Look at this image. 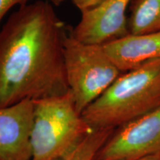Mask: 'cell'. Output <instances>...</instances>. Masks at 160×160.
<instances>
[{
  "label": "cell",
  "instance_id": "7",
  "mask_svg": "<svg viewBox=\"0 0 160 160\" xmlns=\"http://www.w3.org/2000/svg\"><path fill=\"white\" fill-rule=\"evenodd\" d=\"M34 100L0 108V160H31Z\"/></svg>",
  "mask_w": 160,
  "mask_h": 160
},
{
  "label": "cell",
  "instance_id": "11",
  "mask_svg": "<svg viewBox=\"0 0 160 160\" xmlns=\"http://www.w3.org/2000/svg\"><path fill=\"white\" fill-rule=\"evenodd\" d=\"M30 1L31 0H0V25L3 18L12 8L17 5L22 7L28 4Z\"/></svg>",
  "mask_w": 160,
  "mask_h": 160
},
{
  "label": "cell",
  "instance_id": "1",
  "mask_svg": "<svg viewBox=\"0 0 160 160\" xmlns=\"http://www.w3.org/2000/svg\"><path fill=\"white\" fill-rule=\"evenodd\" d=\"M67 27L53 5L19 7L0 30V108L69 91L64 42Z\"/></svg>",
  "mask_w": 160,
  "mask_h": 160
},
{
  "label": "cell",
  "instance_id": "6",
  "mask_svg": "<svg viewBox=\"0 0 160 160\" xmlns=\"http://www.w3.org/2000/svg\"><path fill=\"white\" fill-rule=\"evenodd\" d=\"M132 0H105L94 9L83 12L79 23L70 29L82 42L103 45L129 34L127 11Z\"/></svg>",
  "mask_w": 160,
  "mask_h": 160
},
{
  "label": "cell",
  "instance_id": "2",
  "mask_svg": "<svg viewBox=\"0 0 160 160\" xmlns=\"http://www.w3.org/2000/svg\"><path fill=\"white\" fill-rule=\"evenodd\" d=\"M159 106L160 59L122 73L82 117L93 129H116Z\"/></svg>",
  "mask_w": 160,
  "mask_h": 160
},
{
  "label": "cell",
  "instance_id": "12",
  "mask_svg": "<svg viewBox=\"0 0 160 160\" xmlns=\"http://www.w3.org/2000/svg\"><path fill=\"white\" fill-rule=\"evenodd\" d=\"M105 1V0H71L81 13L94 9Z\"/></svg>",
  "mask_w": 160,
  "mask_h": 160
},
{
  "label": "cell",
  "instance_id": "10",
  "mask_svg": "<svg viewBox=\"0 0 160 160\" xmlns=\"http://www.w3.org/2000/svg\"><path fill=\"white\" fill-rule=\"evenodd\" d=\"M113 128L93 129L69 153L57 160H95L98 151L111 137Z\"/></svg>",
  "mask_w": 160,
  "mask_h": 160
},
{
  "label": "cell",
  "instance_id": "14",
  "mask_svg": "<svg viewBox=\"0 0 160 160\" xmlns=\"http://www.w3.org/2000/svg\"><path fill=\"white\" fill-rule=\"evenodd\" d=\"M46 1L48 2L51 3V5L58 6L61 5L62 3H63L64 2H65L66 0H46Z\"/></svg>",
  "mask_w": 160,
  "mask_h": 160
},
{
  "label": "cell",
  "instance_id": "9",
  "mask_svg": "<svg viewBox=\"0 0 160 160\" xmlns=\"http://www.w3.org/2000/svg\"><path fill=\"white\" fill-rule=\"evenodd\" d=\"M129 11V34L160 31V0H132Z\"/></svg>",
  "mask_w": 160,
  "mask_h": 160
},
{
  "label": "cell",
  "instance_id": "13",
  "mask_svg": "<svg viewBox=\"0 0 160 160\" xmlns=\"http://www.w3.org/2000/svg\"><path fill=\"white\" fill-rule=\"evenodd\" d=\"M136 160H160V153L156 155H152L150 157H147L145 158H142V159H136Z\"/></svg>",
  "mask_w": 160,
  "mask_h": 160
},
{
  "label": "cell",
  "instance_id": "8",
  "mask_svg": "<svg viewBox=\"0 0 160 160\" xmlns=\"http://www.w3.org/2000/svg\"><path fill=\"white\" fill-rule=\"evenodd\" d=\"M122 73L160 59V31L145 34H128L102 45Z\"/></svg>",
  "mask_w": 160,
  "mask_h": 160
},
{
  "label": "cell",
  "instance_id": "4",
  "mask_svg": "<svg viewBox=\"0 0 160 160\" xmlns=\"http://www.w3.org/2000/svg\"><path fill=\"white\" fill-rule=\"evenodd\" d=\"M64 58L69 89L81 114L122 73L102 45L79 41L70 30L64 42Z\"/></svg>",
  "mask_w": 160,
  "mask_h": 160
},
{
  "label": "cell",
  "instance_id": "5",
  "mask_svg": "<svg viewBox=\"0 0 160 160\" xmlns=\"http://www.w3.org/2000/svg\"><path fill=\"white\" fill-rule=\"evenodd\" d=\"M160 153V106L118 127L95 160H136Z\"/></svg>",
  "mask_w": 160,
  "mask_h": 160
},
{
  "label": "cell",
  "instance_id": "3",
  "mask_svg": "<svg viewBox=\"0 0 160 160\" xmlns=\"http://www.w3.org/2000/svg\"><path fill=\"white\" fill-rule=\"evenodd\" d=\"M31 160H57L93 131L76 108L71 91L34 100Z\"/></svg>",
  "mask_w": 160,
  "mask_h": 160
}]
</instances>
